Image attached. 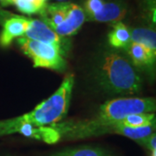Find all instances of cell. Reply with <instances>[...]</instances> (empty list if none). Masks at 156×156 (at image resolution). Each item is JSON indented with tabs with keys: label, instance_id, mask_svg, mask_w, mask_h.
Segmentation results:
<instances>
[{
	"label": "cell",
	"instance_id": "6da1fadb",
	"mask_svg": "<svg viewBox=\"0 0 156 156\" xmlns=\"http://www.w3.org/2000/svg\"><path fill=\"white\" fill-rule=\"evenodd\" d=\"M74 84L75 76L73 74H69L56 92L39 103L32 111L12 119L0 121V137L20 134L49 144L57 142L61 139V135L50 126L60 122L66 116Z\"/></svg>",
	"mask_w": 156,
	"mask_h": 156
},
{
	"label": "cell",
	"instance_id": "7a4b0ae2",
	"mask_svg": "<svg viewBox=\"0 0 156 156\" xmlns=\"http://www.w3.org/2000/svg\"><path fill=\"white\" fill-rule=\"evenodd\" d=\"M98 83L109 94L135 95L140 92L142 80L128 56L118 51L105 52L98 63Z\"/></svg>",
	"mask_w": 156,
	"mask_h": 156
},
{
	"label": "cell",
	"instance_id": "3957f363",
	"mask_svg": "<svg viewBox=\"0 0 156 156\" xmlns=\"http://www.w3.org/2000/svg\"><path fill=\"white\" fill-rule=\"evenodd\" d=\"M38 14L43 22L63 37L76 33L86 21L83 9L69 2L46 4Z\"/></svg>",
	"mask_w": 156,
	"mask_h": 156
},
{
	"label": "cell",
	"instance_id": "277c9868",
	"mask_svg": "<svg viewBox=\"0 0 156 156\" xmlns=\"http://www.w3.org/2000/svg\"><path fill=\"white\" fill-rule=\"evenodd\" d=\"M156 108L155 98L128 97L108 101L100 107L98 115L93 120L97 122H115L129 115L154 113Z\"/></svg>",
	"mask_w": 156,
	"mask_h": 156
},
{
	"label": "cell",
	"instance_id": "5b68a950",
	"mask_svg": "<svg viewBox=\"0 0 156 156\" xmlns=\"http://www.w3.org/2000/svg\"><path fill=\"white\" fill-rule=\"evenodd\" d=\"M17 41L23 52L32 60L35 68H45L56 71H63L66 69L67 62L64 56L56 47L25 37H18Z\"/></svg>",
	"mask_w": 156,
	"mask_h": 156
},
{
	"label": "cell",
	"instance_id": "8992f818",
	"mask_svg": "<svg viewBox=\"0 0 156 156\" xmlns=\"http://www.w3.org/2000/svg\"><path fill=\"white\" fill-rule=\"evenodd\" d=\"M23 37L46 44L52 45L60 50L63 56H66L69 50V40L56 33L41 19L30 18L29 28Z\"/></svg>",
	"mask_w": 156,
	"mask_h": 156
},
{
	"label": "cell",
	"instance_id": "52a82bcc",
	"mask_svg": "<svg viewBox=\"0 0 156 156\" xmlns=\"http://www.w3.org/2000/svg\"><path fill=\"white\" fill-rule=\"evenodd\" d=\"M0 20L3 23V30L0 33V46L2 48L10 46L15 38L23 37L30 22V18L13 15L1 10Z\"/></svg>",
	"mask_w": 156,
	"mask_h": 156
},
{
	"label": "cell",
	"instance_id": "ba28073f",
	"mask_svg": "<svg viewBox=\"0 0 156 156\" xmlns=\"http://www.w3.org/2000/svg\"><path fill=\"white\" fill-rule=\"evenodd\" d=\"M127 5L120 0L105 1L101 10L91 16L86 21L99 23L121 22L127 15Z\"/></svg>",
	"mask_w": 156,
	"mask_h": 156
},
{
	"label": "cell",
	"instance_id": "9c48e42d",
	"mask_svg": "<svg viewBox=\"0 0 156 156\" xmlns=\"http://www.w3.org/2000/svg\"><path fill=\"white\" fill-rule=\"evenodd\" d=\"M124 50L128 53V58L135 68H152L154 66L156 52L148 49L147 46L131 42Z\"/></svg>",
	"mask_w": 156,
	"mask_h": 156
},
{
	"label": "cell",
	"instance_id": "30bf717a",
	"mask_svg": "<svg viewBox=\"0 0 156 156\" xmlns=\"http://www.w3.org/2000/svg\"><path fill=\"white\" fill-rule=\"evenodd\" d=\"M108 43L115 49L125 50L131 43L130 28L122 22L113 23L111 31L108 34Z\"/></svg>",
	"mask_w": 156,
	"mask_h": 156
},
{
	"label": "cell",
	"instance_id": "8fae6325",
	"mask_svg": "<svg viewBox=\"0 0 156 156\" xmlns=\"http://www.w3.org/2000/svg\"><path fill=\"white\" fill-rule=\"evenodd\" d=\"M49 156H113V154L102 147L84 145L65 148Z\"/></svg>",
	"mask_w": 156,
	"mask_h": 156
},
{
	"label": "cell",
	"instance_id": "7c38bea8",
	"mask_svg": "<svg viewBox=\"0 0 156 156\" xmlns=\"http://www.w3.org/2000/svg\"><path fill=\"white\" fill-rule=\"evenodd\" d=\"M130 34L131 42L141 44L156 52V33L154 29L151 27L130 28Z\"/></svg>",
	"mask_w": 156,
	"mask_h": 156
},
{
	"label": "cell",
	"instance_id": "4fadbf2b",
	"mask_svg": "<svg viewBox=\"0 0 156 156\" xmlns=\"http://www.w3.org/2000/svg\"><path fill=\"white\" fill-rule=\"evenodd\" d=\"M115 122L121 126H127L132 128L146 127L155 124V115L154 113H140L129 115Z\"/></svg>",
	"mask_w": 156,
	"mask_h": 156
},
{
	"label": "cell",
	"instance_id": "5bb4252c",
	"mask_svg": "<svg viewBox=\"0 0 156 156\" xmlns=\"http://www.w3.org/2000/svg\"><path fill=\"white\" fill-rule=\"evenodd\" d=\"M104 3L105 0H86L84 2V6L83 8L86 19L99 12L101 10Z\"/></svg>",
	"mask_w": 156,
	"mask_h": 156
},
{
	"label": "cell",
	"instance_id": "9a60e30c",
	"mask_svg": "<svg viewBox=\"0 0 156 156\" xmlns=\"http://www.w3.org/2000/svg\"><path fill=\"white\" fill-rule=\"evenodd\" d=\"M137 143L140 145L144 146L146 148H147L151 152H155L156 151V135L155 133H153L150 135L147 136L145 138L136 140Z\"/></svg>",
	"mask_w": 156,
	"mask_h": 156
},
{
	"label": "cell",
	"instance_id": "2e32d148",
	"mask_svg": "<svg viewBox=\"0 0 156 156\" xmlns=\"http://www.w3.org/2000/svg\"><path fill=\"white\" fill-rule=\"evenodd\" d=\"M14 2H15V0H5V2H4V6L11 5L14 4Z\"/></svg>",
	"mask_w": 156,
	"mask_h": 156
},
{
	"label": "cell",
	"instance_id": "e0dca14e",
	"mask_svg": "<svg viewBox=\"0 0 156 156\" xmlns=\"http://www.w3.org/2000/svg\"><path fill=\"white\" fill-rule=\"evenodd\" d=\"M4 2H5V0H0V4L2 6H4Z\"/></svg>",
	"mask_w": 156,
	"mask_h": 156
},
{
	"label": "cell",
	"instance_id": "ac0fdd59",
	"mask_svg": "<svg viewBox=\"0 0 156 156\" xmlns=\"http://www.w3.org/2000/svg\"><path fill=\"white\" fill-rule=\"evenodd\" d=\"M151 153H152L151 156H156V151L155 152H151Z\"/></svg>",
	"mask_w": 156,
	"mask_h": 156
},
{
	"label": "cell",
	"instance_id": "d6986e66",
	"mask_svg": "<svg viewBox=\"0 0 156 156\" xmlns=\"http://www.w3.org/2000/svg\"><path fill=\"white\" fill-rule=\"evenodd\" d=\"M46 1H47V0H46Z\"/></svg>",
	"mask_w": 156,
	"mask_h": 156
}]
</instances>
